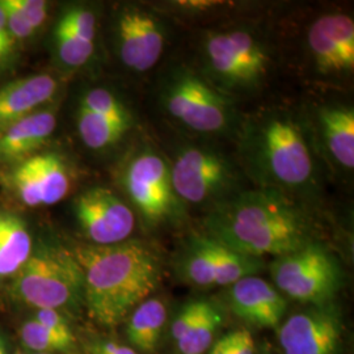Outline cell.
<instances>
[{"label":"cell","mask_w":354,"mask_h":354,"mask_svg":"<svg viewBox=\"0 0 354 354\" xmlns=\"http://www.w3.org/2000/svg\"><path fill=\"white\" fill-rule=\"evenodd\" d=\"M55 127V113L41 111L0 129V162L24 159L46 142Z\"/></svg>","instance_id":"17"},{"label":"cell","mask_w":354,"mask_h":354,"mask_svg":"<svg viewBox=\"0 0 354 354\" xmlns=\"http://www.w3.org/2000/svg\"><path fill=\"white\" fill-rule=\"evenodd\" d=\"M263 266L260 259L236 252L207 234L192 235L178 263L183 279L200 288L231 286L239 279L257 276Z\"/></svg>","instance_id":"10"},{"label":"cell","mask_w":354,"mask_h":354,"mask_svg":"<svg viewBox=\"0 0 354 354\" xmlns=\"http://www.w3.org/2000/svg\"><path fill=\"white\" fill-rule=\"evenodd\" d=\"M35 320L45 326L46 328L51 329L59 336H64L66 339L75 340L74 332L70 327L67 319L64 315L62 311L58 310H50V308H44V310H36V314L33 317Z\"/></svg>","instance_id":"30"},{"label":"cell","mask_w":354,"mask_h":354,"mask_svg":"<svg viewBox=\"0 0 354 354\" xmlns=\"http://www.w3.org/2000/svg\"><path fill=\"white\" fill-rule=\"evenodd\" d=\"M210 354H230V335L215 342Z\"/></svg>","instance_id":"35"},{"label":"cell","mask_w":354,"mask_h":354,"mask_svg":"<svg viewBox=\"0 0 354 354\" xmlns=\"http://www.w3.org/2000/svg\"><path fill=\"white\" fill-rule=\"evenodd\" d=\"M0 7L3 8L7 28L13 39H26L35 33V29L29 26L23 13L13 4L12 0H0Z\"/></svg>","instance_id":"29"},{"label":"cell","mask_w":354,"mask_h":354,"mask_svg":"<svg viewBox=\"0 0 354 354\" xmlns=\"http://www.w3.org/2000/svg\"><path fill=\"white\" fill-rule=\"evenodd\" d=\"M12 279L15 298L35 310L64 313L84 302L83 273L71 250L39 245Z\"/></svg>","instance_id":"5"},{"label":"cell","mask_w":354,"mask_h":354,"mask_svg":"<svg viewBox=\"0 0 354 354\" xmlns=\"http://www.w3.org/2000/svg\"><path fill=\"white\" fill-rule=\"evenodd\" d=\"M0 354H8V346H7V342L3 336V333L0 332Z\"/></svg>","instance_id":"36"},{"label":"cell","mask_w":354,"mask_h":354,"mask_svg":"<svg viewBox=\"0 0 354 354\" xmlns=\"http://www.w3.org/2000/svg\"><path fill=\"white\" fill-rule=\"evenodd\" d=\"M33 251L26 223L12 214L0 213V277H13Z\"/></svg>","instance_id":"19"},{"label":"cell","mask_w":354,"mask_h":354,"mask_svg":"<svg viewBox=\"0 0 354 354\" xmlns=\"http://www.w3.org/2000/svg\"><path fill=\"white\" fill-rule=\"evenodd\" d=\"M201 57L207 80L225 95L261 87L272 64L266 42L243 28L209 32L203 39Z\"/></svg>","instance_id":"4"},{"label":"cell","mask_w":354,"mask_h":354,"mask_svg":"<svg viewBox=\"0 0 354 354\" xmlns=\"http://www.w3.org/2000/svg\"><path fill=\"white\" fill-rule=\"evenodd\" d=\"M79 104L95 113L112 120L114 122L129 127H133V115L127 109V105L109 89L102 87L89 89Z\"/></svg>","instance_id":"26"},{"label":"cell","mask_w":354,"mask_h":354,"mask_svg":"<svg viewBox=\"0 0 354 354\" xmlns=\"http://www.w3.org/2000/svg\"><path fill=\"white\" fill-rule=\"evenodd\" d=\"M230 335V354H253L254 342L247 329L234 330Z\"/></svg>","instance_id":"32"},{"label":"cell","mask_w":354,"mask_h":354,"mask_svg":"<svg viewBox=\"0 0 354 354\" xmlns=\"http://www.w3.org/2000/svg\"><path fill=\"white\" fill-rule=\"evenodd\" d=\"M83 273L84 304L100 326L114 327L149 299L163 279L159 253L150 244L127 241L84 244L71 250Z\"/></svg>","instance_id":"2"},{"label":"cell","mask_w":354,"mask_h":354,"mask_svg":"<svg viewBox=\"0 0 354 354\" xmlns=\"http://www.w3.org/2000/svg\"><path fill=\"white\" fill-rule=\"evenodd\" d=\"M13 354H29L26 352V349H17Z\"/></svg>","instance_id":"37"},{"label":"cell","mask_w":354,"mask_h":354,"mask_svg":"<svg viewBox=\"0 0 354 354\" xmlns=\"http://www.w3.org/2000/svg\"><path fill=\"white\" fill-rule=\"evenodd\" d=\"M54 38L59 61L71 68H77L87 64L95 50V41H89L77 35L59 21L55 26Z\"/></svg>","instance_id":"25"},{"label":"cell","mask_w":354,"mask_h":354,"mask_svg":"<svg viewBox=\"0 0 354 354\" xmlns=\"http://www.w3.org/2000/svg\"><path fill=\"white\" fill-rule=\"evenodd\" d=\"M29 353V352H28ZM29 354H51V353H29Z\"/></svg>","instance_id":"38"},{"label":"cell","mask_w":354,"mask_h":354,"mask_svg":"<svg viewBox=\"0 0 354 354\" xmlns=\"http://www.w3.org/2000/svg\"><path fill=\"white\" fill-rule=\"evenodd\" d=\"M42 197V205L49 206L62 201L67 196L71 180L64 158L55 152L39 153L28 158Z\"/></svg>","instance_id":"21"},{"label":"cell","mask_w":354,"mask_h":354,"mask_svg":"<svg viewBox=\"0 0 354 354\" xmlns=\"http://www.w3.org/2000/svg\"><path fill=\"white\" fill-rule=\"evenodd\" d=\"M169 168L174 189L183 205L213 209L241 192L238 168L223 152L210 146L180 147Z\"/></svg>","instance_id":"7"},{"label":"cell","mask_w":354,"mask_h":354,"mask_svg":"<svg viewBox=\"0 0 354 354\" xmlns=\"http://www.w3.org/2000/svg\"><path fill=\"white\" fill-rule=\"evenodd\" d=\"M167 322V307L159 298H149L130 314L127 335L129 342L143 352H152Z\"/></svg>","instance_id":"20"},{"label":"cell","mask_w":354,"mask_h":354,"mask_svg":"<svg viewBox=\"0 0 354 354\" xmlns=\"http://www.w3.org/2000/svg\"><path fill=\"white\" fill-rule=\"evenodd\" d=\"M342 336V320L327 306L292 315L279 330L285 354H336Z\"/></svg>","instance_id":"14"},{"label":"cell","mask_w":354,"mask_h":354,"mask_svg":"<svg viewBox=\"0 0 354 354\" xmlns=\"http://www.w3.org/2000/svg\"><path fill=\"white\" fill-rule=\"evenodd\" d=\"M320 138L336 165L354 167V111L348 105H326L317 112Z\"/></svg>","instance_id":"18"},{"label":"cell","mask_w":354,"mask_h":354,"mask_svg":"<svg viewBox=\"0 0 354 354\" xmlns=\"http://www.w3.org/2000/svg\"><path fill=\"white\" fill-rule=\"evenodd\" d=\"M121 184L131 209L149 227L180 218L183 203L172 185L169 163L152 146H142L131 153L121 172Z\"/></svg>","instance_id":"8"},{"label":"cell","mask_w":354,"mask_h":354,"mask_svg":"<svg viewBox=\"0 0 354 354\" xmlns=\"http://www.w3.org/2000/svg\"><path fill=\"white\" fill-rule=\"evenodd\" d=\"M241 155L259 188L290 196L314 183L311 146L304 129L286 112H268L251 120L241 133Z\"/></svg>","instance_id":"3"},{"label":"cell","mask_w":354,"mask_h":354,"mask_svg":"<svg viewBox=\"0 0 354 354\" xmlns=\"http://www.w3.org/2000/svg\"><path fill=\"white\" fill-rule=\"evenodd\" d=\"M13 39L6 23V16L3 12V8L0 7V64L7 61L12 51Z\"/></svg>","instance_id":"33"},{"label":"cell","mask_w":354,"mask_h":354,"mask_svg":"<svg viewBox=\"0 0 354 354\" xmlns=\"http://www.w3.org/2000/svg\"><path fill=\"white\" fill-rule=\"evenodd\" d=\"M222 320V314L214 304L201 301L197 317L185 335L176 342L178 352L181 354L205 353L212 346Z\"/></svg>","instance_id":"23"},{"label":"cell","mask_w":354,"mask_h":354,"mask_svg":"<svg viewBox=\"0 0 354 354\" xmlns=\"http://www.w3.org/2000/svg\"><path fill=\"white\" fill-rule=\"evenodd\" d=\"M23 349L29 353H51L67 352L73 348L75 340L66 339L46 328L33 317L26 320L19 330Z\"/></svg>","instance_id":"24"},{"label":"cell","mask_w":354,"mask_h":354,"mask_svg":"<svg viewBox=\"0 0 354 354\" xmlns=\"http://www.w3.org/2000/svg\"><path fill=\"white\" fill-rule=\"evenodd\" d=\"M12 185L17 196L26 206L37 207L42 205L41 192L28 159H26L21 165H17L16 169L13 171Z\"/></svg>","instance_id":"27"},{"label":"cell","mask_w":354,"mask_h":354,"mask_svg":"<svg viewBox=\"0 0 354 354\" xmlns=\"http://www.w3.org/2000/svg\"><path fill=\"white\" fill-rule=\"evenodd\" d=\"M206 234L236 252L279 257L311 243L313 226L304 209L279 190H241L210 209Z\"/></svg>","instance_id":"1"},{"label":"cell","mask_w":354,"mask_h":354,"mask_svg":"<svg viewBox=\"0 0 354 354\" xmlns=\"http://www.w3.org/2000/svg\"><path fill=\"white\" fill-rule=\"evenodd\" d=\"M59 23L77 35L95 41L96 37V16L84 6H73L64 11Z\"/></svg>","instance_id":"28"},{"label":"cell","mask_w":354,"mask_h":354,"mask_svg":"<svg viewBox=\"0 0 354 354\" xmlns=\"http://www.w3.org/2000/svg\"><path fill=\"white\" fill-rule=\"evenodd\" d=\"M91 354H137L134 349L129 348L127 345L118 344V342H99L95 344V346L92 348Z\"/></svg>","instance_id":"34"},{"label":"cell","mask_w":354,"mask_h":354,"mask_svg":"<svg viewBox=\"0 0 354 354\" xmlns=\"http://www.w3.org/2000/svg\"><path fill=\"white\" fill-rule=\"evenodd\" d=\"M270 276L283 297L317 307L328 304L342 288L337 259L315 241L276 257L270 266Z\"/></svg>","instance_id":"9"},{"label":"cell","mask_w":354,"mask_h":354,"mask_svg":"<svg viewBox=\"0 0 354 354\" xmlns=\"http://www.w3.org/2000/svg\"><path fill=\"white\" fill-rule=\"evenodd\" d=\"M307 45L317 73L327 76L354 70V21L346 13H327L308 29Z\"/></svg>","instance_id":"13"},{"label":"cell","mask_w":354,"mask_h":354,"mask_svg":"<svg viewBox=\"0 0 354 354\" xmlns=\"http://www.w3.org/2000/svg\"><path fill=\"white\" fill-rule=\"evenodd\" d=\"M77 131L82 142L91 150H105L118 143L130 130V127L102 117L79 104L77 108Z\"/></svg>","instance_id":"22"},{"label":"cell","mask_w":354,"mask_h":354,"mask_svg":"<svg viewBox=\"0 0 354 354\" xmlns=\"http://www.w3.org/2000/svg\"><path fill=\"white\" fill-rule=\"evenodd\" d=\"M58 91L55 77L46 74L28 76L0 88V129L35 113L50 102Z\"/></svg>","instance_id":"16"},{"label":"cell","mask_w":354,"mask_h":354,"mask_svg":"<svg viewBox=\"0 0 354 354\" xmlns=\"http://www.w3.org/2000/svg\"><path fill=\"white\" fill-rule=\"evenodd\" d=\"M74 214L83 235L93 245H113L129 241L136 227V213L114 192L93 187L82 192Z\"/></svg>","instance_id":"11"},{"label":"cell","mask_w":354,"mask_h":354,"mask_svg":"<svg viewBox=\"0 0 354 354\" xmlns=\"http://www.w3.org/2000/svg\"><path fill=\"white\" fill-rule=\"evenodd\" d=\"M160 100L175 122L197 134L223 136L236 122L228 95L192 70L174 71L163 84Z\"/></svg>","instance_id":"6"},{"label":"cell","mask_w":354,"mask_h":354,"mask_svg":"<svg viewBox=\"0 0 354 354\" xmlns=\"http://www.w3.org/2000/svg\"><path fill=\"white\" fill-rule=\"evenodd\" d=\"M117 50L122 64L134 73H147L160 61L165 28L159 17L140 7H127L117 17Z\"/></svg>","instance_id":"12"},{"label":"cell","mask_w":354,"mask_h":354,"mask_svg":"<svg viewBox=\"0 0 354 354\" xmlns=\"http://www.w3.org/2000/svg\"><path fill=\"white\" fill-rule=\"evenodd\" d=\"M13 4L23 13L29 26L35 30L42 26L48 17V3L44 0H12Z\"/></svg>","instance_id":"31"},{"label":"cell","mask_w":354,"mask_h":354,"mask_svg":"<svg viewBox=\"0 0 354 354\" xmlns=\"http://www.w3.org/2000/svg\"><path fill=\"white\" fill-rule=\"evenodd\" d=\"M228 304L235 315L261 328L279 326L288 308L286 298L274 285L259 276L232 283L228 290Z\"/></svg>","instance_id":"15"}]
</instances>
